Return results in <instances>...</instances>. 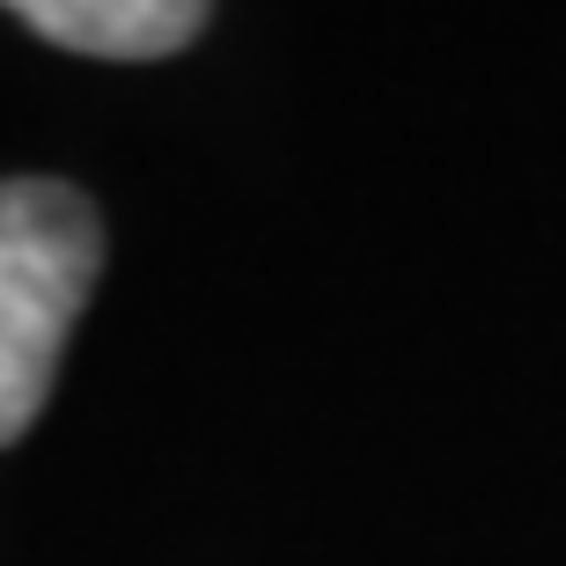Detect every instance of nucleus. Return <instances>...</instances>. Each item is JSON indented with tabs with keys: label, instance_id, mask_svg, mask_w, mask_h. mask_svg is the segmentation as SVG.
<instances>
[{
	"label": "nucleus",
	"instance_id": "obj_1",
	"mask_svg": "<svg viewBox=\"0 0 566 566\" xmlns=\"http://www.w3.org/2000/svg\"><path fill=\"white\" fill-rule=\"evenodd\" d=\"M104 273V221L60 177L0 185V449L52 398L66 332Z\"/></svg>",
	"mask_w": 566,
	"mask_h": 566
},
{
	"label": "nucleus",
	"instance_id": "obj_2",
	"mask_svg": "<svg viewBox=\"0 0 566 566\" xmlns=\"http://www.w3.org/2000/svg\"><path fill=\"white\" fill-rule=\"evenodd\" d=\"M38 38L88 60H163L185 52L207 22V0H0Z\"/></svg>",
	"mask_w": 566,
	"mask_h": 566
}]
</instances>
